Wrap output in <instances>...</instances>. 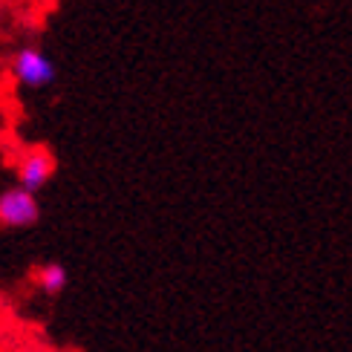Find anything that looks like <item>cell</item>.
<instances>
[{
    "instance_id": "7a4b0ae2",
    "label": "cell",
    "mask_w": 352,
    "mask_h": 352,
    "mask_svg": "<svg viewBox=\"0 0 352 352\" xmlns=\"http://www.w3.org/2000/svg\"><path fill=\"white\" fill-rule=\"evenodd\" d=\"M9 72L12 78L23 84L26 90H47L58 78V67L52 58L41 47H21L9 58Z\"/></svg>"
},
{
    "instance_id": "3957f363",
    "label": "cell",
    "mask_w": 352,
    "mask_h": 352,
    "mask_svg": "<svg viewBox=\"0 0 352 352\" xmlns=\"http://www.w3.org/2000/svg\"><path fill=\"white\" fill-rule=\"evenodd\" d=\"M58 170V162L50 148H29L21 153L18 165H14V176H18V185L26 190H38L47 188L52 182V176Z\"/></svg>"
},
{
    "instance_id": "277c9868",
    "label": "cell",
    "mask_w": 352,
    "mask_h": 352,
    "mask_svg": "<svg viewBox=\"0 0 352 352\" xmlns=\"http://www.w3.org/2000/svg\"><path fill=\"white\" fill-rule=\"evenodd\" d=\"M29 280H32V286L41 292V295H47V298H58V295H64L67 286H69V272L64 263H41V266L32 269V274H29Z\"/></svg>"
},
{
    "instance_id": "6da1fadb",
    "label": "cell",
    "mask_w": 352,
    "mask_h": 352,
    "mask_svg": "<svg viewBox=\"0 0 352 352\" xmlns=\"http://www.w3.org/2000/svg\"><path fill=\"white\" fill-rule=\"evenodd\" d=\"M41 199L35 190L12 185L0 194V231H29L41 223Z\"/></svg>"
},
{
    "instance_id": "5b68a950",
    "label": "cell",
    "mask_w": 352,
    "mask_h": 352,
    "mask_svg": "<svg viewBox=\"0 0 352 352\" xmlns=\"http://www.w3.org/2000/svg\"><path fill=\"white\" fill-rule=\"evenodd\" d=\"M0 14H3V12H0Z\"/></svg>"
}]
</instances>
